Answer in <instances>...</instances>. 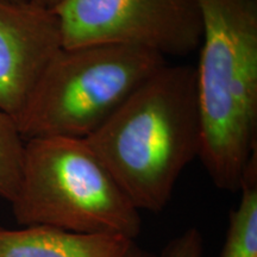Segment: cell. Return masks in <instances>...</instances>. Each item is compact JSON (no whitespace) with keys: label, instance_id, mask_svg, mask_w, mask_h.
<instances>
[{"label":"cell","instance_id":"cell-1","mask_svg":"<svg viewBox=\"0 0 257 257\" xmlns=\"http://www.w3.org/2000/svg\"><path fill=\"white\" fill-rule=\"evenodd\" d=\"M85 140L138 211L165 210L200 149L194 66L165 64Z\"/></svg>","mask_w":257,"mask_h":257},{"label":"cell","instance_id":"cell-5","mask_svg":"<svg viewBox=\"0 0 257 257\" xmlns=\"http://www.w3.org/2000/svg\"><path fill=\"white\" fill-rule=\"evenodd\" d=\"M62 47L118 44L187 56L201 44L197 0H63L53 10Z\"/></svg>","mask_w":257,"mask_h":257},{"label":"cell","instance_id":"cell-9","mask_svg":"<svg viewBox=\"0 0 257 257\" xmlns=\"http://www.w3.org/2000/svg\"><path fill=\"white\" fill-rule=\"evenodd\" d=\"M25 140L15 118L0 108V198L11 202L18 192Z\"/></svg>","mask_w":257,"mask_h":257},{"label":"cell","instance_id":"cell-10","mask_svg":"<svg viewBox=\"0 0 257 257\" xmlns=\"http://www.w3.org/2000/svg\"><path fill=\"white\" fill-rule=\"evenodd\" d=\"M159 257H204V238L197 227L180 233L163 249Z\"/></svg>","mask_w":257,"mask_h":257},{"label":"cell","instance_id":"cell-6","mask_svg":"<svg viewBox=\"0 0 257 257\" xmlns=\"http://www.w3.org/2000/svg\"><path fill=\"white\" fill-rule=\"evenodd\" d=\"M62 48L59 19L30 2L0 0V108L22 110L50 60Z\"/></svg>","mask_w":257,"mask_h":257},{"label":"cell","instance_id":"cell-2","mask_svg":"<svg viewBox=\"0 0 257 257\" xmlns=\"http://www.w3.org/2000/svg\"><path fill=\"white\" fill-rule=\"evenodd\" d=\"M202 21L195 68L198 157L217 188L239 192L257 152V0H197Z\"/></svg>","mask_w":257,"mask_h":257},{"label":"cell","instance_id":"cell-11","mask_svg":"<svg viewBox=\"0 0 257 257\" xmlns=\"http://www.w3.org/2000/svg\"><path fill=\"white\" fill-rule=\"evenodd\" d=\"M29 2H30L31 4L38 6V8L50 10V11H53V10L55 9L57 5L61 4L63 0H29Z\"/></svg>","mask_w":257,"mask_h":257},{"label":"cell","instance_id":"cell-8","mask_svg":"<svg viewBox=\"0 0 257 257\" xmlns=\"http://www.w3.org/2000/svg\"><path fill=\"white\" fill-rule=\"evenodd\" d=\"M239 192L242 197L230 212L220 257H257V152L246 165Z\"/></svg>","mask_w":257,"mask_h":257},{"label":"cell","instance_id":"cell-12","mask_svg":"<svg viewBox=\"0 0 257 257\" xmlns=\"http://www.w3.org/2000/svg\"><path fill=\"white\" fill-rule=\"evenodd\" d=\"M3 2L14 3V4H22V3H28L29 0H3Z\"/></svg>","mask_w":257,"mask_h":257},{"label":"cell","instance_id":"cell-4","mask_svg":"<svg viewBox=\"0 0 257 257\" xmlns=\"http://www.w3.org/2000/svg\"><path fill=\"white\" fill-rule=\"evenodd\" d=\"M167 64L142 48L95 44L61 48L15 120L25 141L87 138L136 89Z\"/></svg>","mask_w":257,"mask_h":257},{"label":"cell","instance_id":"cell-3","mask_svg":"<svg viewBox=\"0 0 257 257\" xmlns=\"http://www.w3.org/2000/svg\"><path fill=\"white\" fill-rule=\"evenodd\" d=\"M12 205L21 226L137 239L140 211L82 138L25 141L23 169Z\"/></svg>","mask_w":257,"mask_h":257},{"label":"cell","instance_id":"cell-7","mask_svg":"<svg viewBox=\"0 0 257 257\" xmlns=\"http://www.w3.org/2000/svg\"><path fill=\"white\" fill-rule=\"evenodd\" d=\"M0 257H159L136 239L81 234L46 226H0Z\"/></svg>","mask_w":257,"mask_h":257}]
</instances>
